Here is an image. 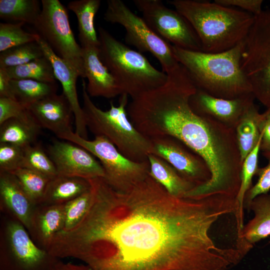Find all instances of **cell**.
Here are the masks:
<instances>
[{
  "label": "cell",
  "mask_w": 270,
  "mask_h": 270,
  "mask_svg": "<svg viewBox=\"0 0 270 270\" xmlns=\"http://www.w3.org/2000/svg\"><path fill=\"white\" fill-rule=\"evenodd\" d=\"M23 22L0 24V52L22 44L37 42L41 38L38 34L24 31Z\"/></svg>",
  "instance_id": "33"
},
{
  "label": "cell",
  "mask_w": 270,
  "mask_h": 270,
  "mask_svg": "<svg viewBox=\"0 0 270 270\" xmlns=\"http://www.w3.org/2000/svg\"><path fill=\"white\" fill-rule=\"evenodd\" d=\"M254 216L244 224L240 238L252 245L270 236V194H261L244 206Z\"/></svg>",
  "instance_id": "20"
},
{
  "label": "cell",
  "mask_w": 270,
  "mask_h": 270,
  "mask_svg": "<svg viewBox=\"0 0 270 270\" xmlns=\"http://www.w3.org/2000/svg\"><path fill=\"white\" fill-rule=\"evenodd\" d=\"M269 243H270V242H269Z\"/></svg>",
  "instance_id": "42"
},
{
  "label": "cell",
  "mask_w": 270,
  "mask_h": 270,
  "mask_svg": "<svg viewBox=\"0 0 270 270\" xmlns=\"http://www.w3.org/2000/svg\"><path fill=\"white\" fill-rule=\"evenodd\" d=\"M11 118H34L26 106L15 100L0 98V124Z\"/></svg>",
  "instance_id": "37"
},
{
  "label": "cell",
  "mask_w": 270,
  "mask_h": 270,
  "mask_svg": "<svg viewBox=\"0 0 270 270\" xmlns=\"http://www.w3.org/2000/svg\"><path fill=\"white\" fill-rule=\"evenodd\" d=\"M70 142L54 141L48 153L54 163L58 175L86 180L104 178V170L86 150Z\"/></svg>",
  "instance_id": "13"
},
{
  "label": "cell",
  "mask_w": 270,
  "mask_h": 270,
  "mask_svg": "<svg viewBox=\"0 0 270 270\" xmlns=\"http://www.w3.org/2000/svg\"><path fill=\"white\" fill-rule=\"evenodd\" d=\"M104 19L123 26L126 43L140 52L150 53L160 63L163 72L168 74L180 64L174 55L172 45L154 32L142 18L134 13L122 0H107Z\"/></svg>",
  "instance_id": "8"
},
{
  "label": "cell",
  "mask_w": 270,
  "mask_h": 270,
  "mask_svg": "<svg viewBox=\"0 0 270 270\" xmlns=\"http://www.w3.org/2000/svg\"><path fill=\"white\" fill-rule=\"evenodd\" d=\"M262 154L268 160V164L262 168H258L256 174L258 177V180L246 192L244 206L256 196L268 193L270 190V152H262Z\"/></svg>",
  "instance_id": "36"
},
{
  "label": "cell",
  "mask_w": 270,
  "mask_h": 270,
  "mask_svg": "<svg viewBox=\"0 0 270 270\" xmlns=\"http://www.w3.org/2000/svg\"><path fill=\"white\" fill-rule=\"evenodd\" d=\"M24 155V148L0 142V172H12L22 168Z\"/></svg>",
  "instance_id": "35"
},
{
  "label": "cell",
  "mask_w": 270,
  "mask_h": 270,
  "mask_svg": "<svg viewBox=\"0 0 270 270\" xmlns=\"http://www.w3.org/2000/svg\"><path fill=\"white\" fill-rule=\"evenodd\" d=\"M44 56L38 42L22 44L0 52V68L22 65Z\"/></svg>",
  "instance_id": "30"
},
{
  "label": "cell",
  "mask_w": 270,
  "mask_h": 270,
  "mask_svg": "<svg viewBox=\"0 0 270 270\" xmlns=\"http://www.w3.org/2000/svg\"><path fill=\"white\" fill-rule=\"evenodd\" d=\"M100 0H76L68 4L77 18L80 46L98 47L100 42L94 27V18L100 6Z\"/></svg>",
  "instance_id": "24"
},
{
  "label": "cell",
  "mask_w": 270,
  "mask_h": 270,
  "mask_svg": "<svg viewBox=\"0 0 270 270\" xmlns=\"http://www.w3.org/2000/svg\"><path fill=\"white\" fill-rule=\"evenodd\" d=\"M149 174L172 196L184 198L196 186L183 178L170 164L152 154L148 156Z\"/></svg>",
  "instance_id": "21"
},
{
  "label": "cell",
  "mask_w": 270,
  "mask_h": 270,
  "mask_svg": "<svg viewBox=\"0 0 270 270\" xmlns=\"http://www.w3.org/2000/svg\"><path fill=\"white\" fill-rule=\"evenodd\" d=\"M34 205L12 173L0 172V210L28 230Z\"/></svg>",
  "instance_id": "18"
},
{
  "label": "cell",
  "mask_w": 270,
  "mask_h": 270,
  "mask_svg": "<svg viewBox=\"0 0 270 270\" xmlns=\"http://www.w3.org/2000/svg\"><path fill=\"white\" fill-rule=\"evenodd\" d=\"M255 97L250 94L234 99L212 96L196 88L190 98V104L196 114L208 117L233 129L240 118L254 102Z\"/></svg>",
  "instance_id": "14"
},
{
  "label": "cell",
  "mask_w": 270,
  "mask_h": 270,
  "mask_svg": "<svg viewBox=\"0 0 270 270\" xmlns=\"http://www.w3.org/2000/svg\"><path fill=\"white\" fill-rule=\"evenodd\" d=\"M241 68L255 98L270 110V9L254 16L244 40Z\"/></svg>",
  "instance_id": "6"
},
{
  "label": "cell",
  "mask_w": 270,
  "mask_h": 270,
  "mask_svg": "<svg viewBox=\"0 0 270 270\" xmlns=\"http://www.w3.org/2000/svg\"><path fill=\"white\" fill-rule=\"evenodd\" d=\"M22 168L36 171L50 178L58 176L54 163L40 144L24 148Z\"/></svg>",
  "instance_id": "31"
},
{
  "label": "cell",
  "mask_w": 270,
  "mask_h": 270,
  "mask_svg": "<svg viewBox=\"0 0 270 270\" xmlns=\"http://www.w3.org/2000/svg\"><path fill=\"white\" fill-rule=\"evenodd\" d=\"M148 26L162 39L180 48L202 51L198 36L188 20L160 0H134Z\"/></svg>",
  "instance_id": "11"
},
{
  "label": "cell",
  "mask_w": 270,
  "mask_h": 270,
  "mask_svg": "<svg viewBox=\"0 0 270 270\" xmlns=\"http://www.w3.org/2000/svg\"><path fill=\"white\" fill-rule=\"evenodd\" d=\"M92 194L90 189L64 204V224L62 230H68L76 226L87 212Z\"/></svg>",
  "instance_id": "34"
},
{
  "label": "cell",
  "mask_w": 270,
  "mask_h": 270,
  "mask_svg": "<svg viewBox=\"0 0 270 270\" xmlns=\"http://www.w3.org/2000/svg\"><path fill=\"white\" fill-rule=\"evenodd\" d=\"M4 69L10 80L30 79L56 82L52 64L44 56L28 63Z\"/></svg>",
  "instance_id": "28"
},
{
  "label": "cell",
  "mask_w": 270,
  "mask_h": 270,
  "mask_svg": "<svg viewBox=\"0 0 270 270\" xmlns=\"http://www.w3.org/2000/svg\"><path fill=\"white\" fill-rule=\"evenodd\" d=\"M214 2L222 6L240 8V10L254 16L259 14L262 10V0H215Z\"/></svg>",
  "instance_id": "38"
},
{
  "label": "cell",
  "mask_w": 270,
  "mask_h": 270,
  "mask_svg": "<svg viewBox=\"0 0 270 270\" xmlns=\"http://www.w3.org/2000/svg\"><path fill=\"white\" fill-rule=\"evenodd\" d=\"M59 260L36 245L22 223L2 214L0 270H52Z\"/></svg>",
  "instance_id": "7"
},
{
  "label": "cell",
  "mask_w": 270,
  "mask_h": 270,
  "mask_svg": "<svg viewBox=\"0 0 270 270\" xmlns=\"http://www.w3.org/2000/svg\"><path fill=\"white\" fill-rule=\"evenodd\" d=\"M14 99L25 106L56 94V82H45L30 79L10 80Z\"/></svg>",
  "instance_id": "26"
},
{
  "label": "cell",
  "mask_w": 270,
  "mask_h": 270,
  "mask_svg": "<svg viewBox=\"0 0 270 270\" xmlns=\"http://www.w3.org/2000/svg\"><path fill=\"white\" fill-rule=\"evenodd\" d=\"M52 270H92L86 264H76L71 262H64L59 260Z\"/></svg>",
  "instance_id": "41"
},
{
  "label": "cell",
  "mask_w": 270,
  "mask_h": 270,
  "mask_svg": "<svg viewBox=\"0 0 270 270\" xmlns=\"http://www.w3.org/2000/svg\"><path fill=\"white\" fill-rule=\"evenodd\" d=\"M168 3L191 24L205 52L218 53L234 47L244 40L254 20L248 12L214 1L172 0Z\"/></svg>",
  "instance_id": "3"
},
{
  "label": "cell",
  "mask_w": 270,
  "mask_h": 270,
  "mask_svg": "<svg viewBox=\"0 0 270 270\" xmlns=\"http://www.w3.org/2000/svg\"><path fill=\"white\" fill-rule=\"evenodd\" d=\"M98 31L100 58L123 94L134 99L166 82L168 74L155 68L141 52L118 40L102 27Z\"/></svg>",
  "instance_id": "5"
},
{
  "label": "cell",
  "mask_w": 270,
  "mask_h": 270,
  "mask_svg": "<svg viewBox=\"0 0 270 270\" xmlns=\"http://www.w3.org/2000/svg\"><path fill=\"white\" fill-rule=\"evenodd\" d=\"M60 138L80 146L98 158L104 170V179L115 190L128 188L149 174L148 160L138 162L126 158L104 136H95L90 140L71 131Z\"/></svg>",
  "instance_id": "10"
},
{
  "label": "cell",
  "mask_w": 270,
  "mask_h": 270,
  "mask_svg": "<svg viewBox=\"0 0 270 270\" xmlns=\"http://www.w3.org/2000/svg\"><path fill=\"white\" fill-rule=\"evenodd\" d=\"M260 129L262 136L260 150L262 152H270V110L262 113Z\"/></svg>",
  "instance_id": "39"
},
{
  "label": "cell",
  "mask_w": 270,
  "mask_h": 270,
  "mask_svg": "<svg viewBox=\"0 0 270 270\" xmlns=\"http://www.w3.org/2000/svg\"><path fill=\"white\" fill-rule=\"evenodd\" d=\"M82 95V108L88 128L95 136L106 138L126 158L138 162L147 161L152 150V142L130 120L127 112L128 96L120 95L118 106L111 102L108 110H102L92 100L83 78Z\"/></svg>",
  "instance_id": "4"
},
{
  "label": "cell",
  "mask_w": 270,
  "mask_h": 270,
  "mask_svg": "<svg viewBox=\"0 0 270 270\" xmlns=\"http://www.w3.org/2000/svg\"><path fill=\"white\" fill-rule=\"evenodd\" d=\"M41 128L34 118H10L0 124V142L24 148L36 144Z\"/></svg>",
  "instance_id": "25"
},
{
  "label": "cell",
  "mask_w": 270,
  "mask_h": 270,
  "mask_svg": "<svg viewBox=\"0 0 270 270\" xmlns=\"http://www.w3.org/2000/svg\"><path fill=\"white\" fill-rule=\"evenodd\" d=\"M261 137L254 148L245 158L242 163L240 172V184L236 199L239 206L240 217L242 221L244 219V201L246 192L252 185L253 176L256 174L258 168V158L260 152Z\"/></svg>",
  "instance_id": "32"
},
{
  "label": "cell",
  "mask_w": 270,
  "mask_h": 270,
  "mask_svg": "<svg viewBox=\"0 0 270 270\" xmlns=\"http://www.w3.org/2000/svg\"><path fill=\"white\" fill-rule=\"evenodd\" d=\"M41 3V12L34 26L54 53L85 78L82 47L70 28L66 9L59 0H42Z\"/></svg>",
  "instance_id": "9"
},
{
  "label": "cell",
  "mask_w": 270,
  "mask_h": 270,
  "mask_svg": "<svg viewBox=\"0 0 270 270\" xmlns=\"http://www.w3.org/2000/svg\"><path fill=\"white\" fill-rule=\"evenodd\" d=\"M81 47L85 78L88 81L86 91L88 95L112 98L122 94L118 82L100 60L98 47Z\"/></svg>",
  "instance_id": "17"
},
{
  "label": "cell",
  "mask_w": 270,
  "mask_h": 270,
  "mask_svg": "<svg viewBox=\"0 0 270 270\" xmlns=\"http://www.w3.org/2000/svg\"><path fill=\"white\" fill-rule=\"evenodd\" d=\"M18 180L33 204H40L43 199L50 178L32 170L21 168L12 172Z\"/></svg>",
  "instance_id": "29"
},
{
  "label": "cell",
  "mask_w": 270,
  "mask_h": 270,
  "mask_svg": "<svg viewBox=\"0 0 270 270\" xmlns=\"http://www.w3.org/2000/svg\"><path fill=\"white\" fill-rule=\"evenodd\" d=\"M262 116L258 108L253 102L242 116L234 128L242 163L260 138Z\"/></svg>",
  "instance_id": "23"
},
{
  "label": "cell",
  "mask_w": 270,
  "mask_h": 270,
  "mask_svg": "<svg viewBox=\"0 0 270 270\" xmlns=\"http://www.w3.org/2000/svg\"><path fill=\"white\" fill-rule=\"evenodd\" d=\"M38 126L52 132L58 138L73 131V112L62 93L48 96L26 106Z\"/></svg>",
  "instance_id": "15"
},
{
  "label": "cell",
  "mask_w": 270,
  "mask_h": 270,
  "mask_svg": "<svg viewBox=\"0 0 270 270\" xmlns=\"http://www.w3.org/2000/svg\"><path fill=\"white\" fill-rule=\"evenodd\" d=\"M244 44V40L218 53L172 47L176 60L186 68L197 88L217 98L234 99L252 94L241 68Z\"/></svg>",
  "instance_id": "2"
},
{
  "label": "cell",
  "mask_w": 270,
  "mask_h": 270,
  "mask_svg": "<svg viewBox=\"0 0 270 270\" xmlns=\"http://www.w3.org/2000/svg\"><path fill=\"white\" fill-rule=\"evenodd\" d=\"M90 208L50 246L60 258L82 261L92 270H228L235 250L215 242V224L235 210L223 194L194 200L170 194L149 174L121 190L104 178L88 180Z\"/></svg>",
  "instance_id": "1"
},
{
  "label": "cell",
  "mask_w": 270,
  "mask_h": 270,
  "mask_svg": "<svg viewBox=\"0 0 270 270\" xmlns=\"http://www.w3.org/2000/svg\"><path fill=\"white\" fill-rule=\"evenodd\" d=\"M91 188L88 180L58 175L50 180L42 204H63L88 191Z\"/></svg>",
  "instance_id": "22"
},
{
  "label": "cell",
  "mask_w": 270,
  "mask_h": 270,
  "mask_svg": "<svg viewBox=\"0 0 270 270\" xmlns=\"http://www.w3.org/2000/svg\"><path fill=\"white\" fill-rule=\"evenodd\" d=\"M63 204H38L33 211L28 232L34 243L47 250L54 236L64 228Z\"/></svg>",
  "instance_id": "19"
},
{
  "label": "cell",
  "mask_w": 270,
  "mask_h": 270,
  "mask_svg": "<svg viewBox=\"0 0 270 270\" xmlns=\"http://www.w3.org/2000/svg\"><path fill=\"white\" fill-rule=\"evenodd\" d=\"M150 140L151 154L165 160L183 178L196 186L210 179L211 174L205 161L180 140L164 136Z\"/></svg>",
  "instance_id": "12"
},
{
  "label": "cell",
  "mask_w": 270,
  "mask_h": 270,
  "mask_svg": "<svg viewBox=\"0 0 270 270\" xmlns=\"http://www.w3.org/2000/svg\"><path fill=\"white\" fill-rule=\"evenodd\" d=\"M10 80L4 68H0V98L14 99L12 91Z\"/></svg>",
  "instance_id": "40"
},
{
  "label": "cell",
  "mask_w": 270,
  "mask_h": 270,
  "mask_svg": "<svg viewBox=\"0 0 270 270\" xmlns=\"http://www.w3.org/2000/svg\"><path fill=\"white\" fill-rule=\"evenodd\" d=\"M44 55L51 62L55 76L61 84L62 94L72 108L76 125L75 132L84 139H88V128L82 108L78 98L76 82L78 74L64 60L57 56L42 38L38 42Z\"/></svg>",
  "instance_id": "16"
},
{
  "label": "cell",
  "mask_w": 270,
  "mask_h": 270,
  "mask_svg": "<svg viewBox=\"0 0 270 270\" xmlns=\"http://www.w3.org/2000/svg\"><path fill=\"white\" fill-rule=\"evenodd\" d=\"M41 10L38 0H0V18L34 26Z\"/></svg>",
  "instance_id": "27"
}]
</instances>
